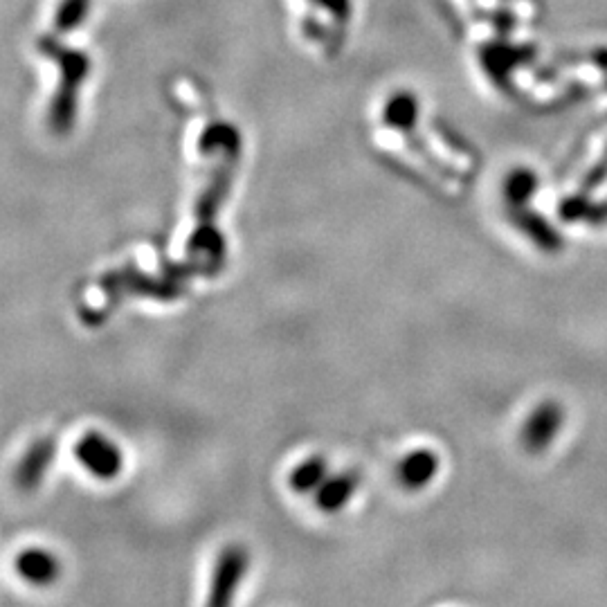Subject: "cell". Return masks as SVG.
I'll return each mask as SVG.
<instances>
[{"label":"cell","mask_w":607,"mask_h":607,"mask_svg":"<svg viewBox=\"0 0 607 607\" xmlns=\"http://www.w3.org/2000/svg\"><path fill=\"white\" fill-rule=\"evenodd\" d=\"M16 572L34 587H48L61 576V563L52 551L34 547L16 558Z\"/></svg>","instance_id":"ba28073f"},{"label":"cell","mask_w":607,"mask_h":607,"mask_svg":"<svg viewBox=\"0 0 607 607\" xmlns=\"http://www.w3.org/2000/svg\"><path fill=\"white\" fill-rule=\"evenodd\" d=\"M533 57L531 48H522V45H509V43H488L486 48L479 52V61L486 75L493 79L495 86H509L511 75L515 68H520L524 61Z\"/></svg>","instance_id":"5b68a950"},{"label":"cell","mask_w":607,"mask_h":607,"mask_svg":"<svg viewBox=\"0 0 607 607\" xmlns=\"http://www.w3.org/2000/svg\"><path fill=\"white\" fill-rule=\"evenodd\" d=\"M54 457H57V441L52 437H43L34 441L30 448L25 450V455L18 461L14 470V482L21 491H34L39 488L48 473Z\"/></svg>","instance_id":"277c9868"},{"label":"cell","mask_w":607,"mask_h":607,"mask_svg":"<svg viewBox=\"0 0 607 607\" xmlns=\"http://www.w3.org/2000/svg\"><path fill=\"white\" fill-rule=\"evenodd\" d=\"M441 468V459L434 450L430 448H416L401 459V464L396 468V477L398 484H401L405 491H423L425 486H430L434 482V477L439 475Z\"/></svg>","instance_id":"52a82bcc"},{"label":"cell","mask_w":607,"mask_h":607,"mask_svg":"<svg viewBox=\"0 0 607 607\" xmlns=\"http://www.w3.org/2000/svg\"><path fill=\"white\" fill-rule=\"evenodd\" d=\"M250 569V554L246 547L228 545L216 558L210 592L205 607H234L239 587Z\"/></svg>","instance_id":"6da1fadb"},{"label":"cell","mask_w":607,"mask_h":607,"mask_svg":"<svg viewBox=\"0 0 607 607\" xmlns=\"http://www.w3.org/2000/svg\"><path fill=\"white\" fill-rule=\"evenodd\" d=\"M540 178L533 169L529 167H518L513 169L509 176L504 178V201L509 205V210L515 207H527L533 196L538 194Z\"/></svg>","instance_id":"30bf717a"},{"label":"cell","mask_w":607,"mask_h":607,"mask_svg":"<svg viewBox=\"0 0 607 607\" xmlns=\"http://www.w3.org/2000/svg\"><path fill=\"white\" fill-rule=\"evenodd\" d=\"M416 117H419V102L412 93H398L387 102L385 108V120L392 124L394 129H414Z\"/></svg>","instance_id":"8fae6325"},{"label":"cell","mask_w":607,"mask_h":607,"mask_svg":"<svg viewBox=\"0 0 607 607\" xmlns=\"http://www.w3.org/2000/svg\"><path fill=\"white\" fill-rule=\"evenodd\" d=\"M360 486V475L356 470H344L340 475L326 477L315 491L317 509L324 513H338L351 502Z\"/></svg>","instance_id":"9c48e42d"},{"label":"cell","mask_w":607,"mask_h":607,"mask_svg":"<svg viewBox=\"0 0 607 607\" xmlns=\"http://www.w3.org/2000/svg\"><path fill=\"white\" fill-rule=\"evenodd\" d=\"M560 216L565 221H599V207L585 201L583 196H572L560 205Z\"/></svg>","instance_id":"4fadbf2b"},{"label":"cell","mask_w":607,"mask_h":607,"mask_svg":"<svg viewBox=\"0 0 607 607\" xmlns=\"http://www.w3.org/2000/svg\"><path fill=\"white\" fill-rule=\"evenodd\" d=\"M565 428V407L556 398H545L529 412L522 423L520 443L529 455H542L547 452L558 434Z\"/></svg>","instance_id":"7a4b0ae2"},{"label":"cell","mask_w":607,"mask_h":607,"mask_svg":"<svg viewBox=\"0 0 607 607\" xmlns=\"http://www.w3.org/2000/svg\"><path fill=\"white\" fill-rule=\"evenodd\" d=\"M326 477H329L326 461L322 457H311L291 473V488L295 493H311L320 488Z\"/></svg>","instance_id":"7c38bea8"},{"label":"cell","mask_w":607,"mask_h":607,"mask_svg":"<svg viewBox=\"0 0 607 607\" xmlns=\"http://www.w3.org/2000/svg\"><path fill=\"white\" fill-rule=\"evenodd\" d=\"M75 455L79 464L84 466L90 475H95L97 479H106V482L108 479H115L124 468L122 450L99 432L84 434L77 443Z\"/></svg>","instance_id":"3957f363"},{"label":"cell","mask_w":607,"mask_h":607,"mask_svg":"<svg viewBox=\"0 0 607 607\" xmlns=\"http://www.w3.org/2000/svg\"><path fill=\"white\" fill-rule=\"evenodd\" d=\"M511 221L515 228L533 243V246L542 252H547V255H556V252L565 248L563 234H560L545 216L529 210V205L511 210Z\"/></svg>","instance_id":"8992f818"}]
</instances>
